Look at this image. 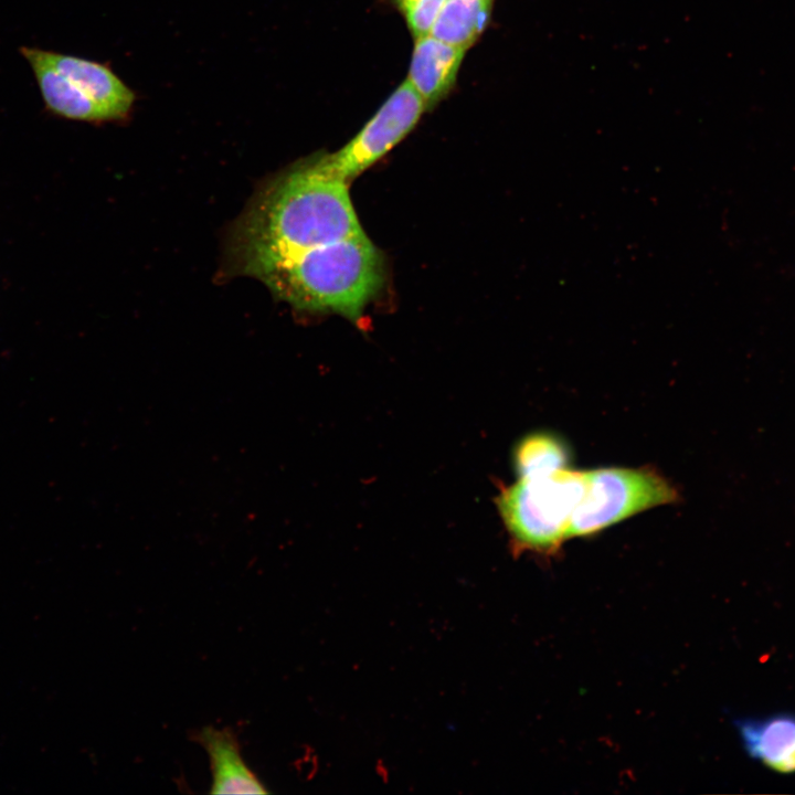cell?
Segmentation results:
<instances>
[{
	"mask_svg": "<svg viewBox=\"0 0 795 795\" xmlns=\"http://www.w3.org/2000/svg\"><path fill=\"white\" fill-rule=\"evenodd\" d=\"M35 76L45 108L67 119L99 123L107 120L99 106L75 83L49 64L39 47H20Z\"/></svg>",
	"mask_w": 795,
	"mask_h": 795,
	"instance_id": "30bf717a",
	"label": "cell"
},
{
	"mask_svg": "<svg viewBox=\"0 0 795 795\" xmlns=\"http://www.w3.org/2000/svg\"><path fill=\"white\" fill-rule=\"evenodd\" d=\"M414 38L430 34L445 0H396Z\"/></svg>",
	"mask_w": 795,
	"mask_h": 795,
	"instance_id": "4fadbf2b",
	"label": "cell"
},
{
	"mask_svg": "<svg viewBox=\"0 0 795 795\" xmlns=\"http://www.w3.org/2000/svg\"><path fill=\"white\" fill-rule=\"evenodd\" d=\"M585 471L566 468L518 478L497 506L513 550L553 554L569 539L573 513L584 494Z\"/></svg>",
	"mask_w": 795,
	"mask_h": 795,
	"instance_id": "3957f363",
	"label": "cell"
},
{
	"mask_svg": "<svg viewBox=\"0 0 795 795\" xmlns=\"http://www.w3.org/2000/svg\"><path fill=\"white\" fill-rule=\"evenodd\" d=\"M466 51L431 34L415 38L406 81L420 96L426 110L449 94Z\"/></svg>",
	"mask_w": 795,
	"mask_h": 795,
	"instance_id": "52a82bcc",
	"label": "cell"
},
{
	"mask_svg": "<svg viewBox=\"0 0 795 795\" xmlns=\"http://www.w3.org/2000/svg\"><path fill=\"white\" fill-rule=\"evenodd\" d=\"M513 467L518 478L551 474L566 468L569 452L565 444L550 433H532L515 447Z\"/></svg>",
	"mask_w": 795,
	"mask_h": 795,
	"instance_id": "7c38bea8",
	"label": "cell"
},
{
	"mask_svg": "<svg viewBox=\"0 0 795 795\" xmlns=\"http://www.w3.org/2000/svg\"><path fill=\"white\" fill-rule=\"evenodd\" d=\"M40 53L89 96L107 120L121 119L131 112L136 95L108 64L42 49Z\"/></svg>",
	"mask_w": 795,
	"mask_h": 795,
	"instance_id": "8992f818",
	"label": "cell"
},
{
	"mask_svg": "<svg viewBox=\"0 0 795 795\" xmlns=\"http://www.w3.org/2000/svg\"><path fill=\"white\" fill-rule=\"evenodd\" d=\"M252 276L297 310L356 321L383 285L384 262L363 234L273 261Z\"/></svg>",
	"mask_w": 795,
	"mask_h": 795,
	"instance_id": "7a4b0ae2",
	"label": "cell"
},
{
	"mask_svg": "<svg viewBox=\"0 0 795 795\" xmlns=\"http://www.w3.org/2000/svg\"><path fill=\"white\" fill-rule=\"evenodd\" d=\"M424 112V103L405 80L347 145L312 159L326 172L349 182L396 146Z\"/></svg>",
	"mask_w": 795,
	"mask_h": 795,
	"instance_id": "5b68a950",
	"label": "cell"
},
{
	"mask_svg": "<svg viewBox=\"0 0 795 795\" xmlns=\"http://www.w3.org/2000/svg\"><path fill=\"white\" fill-rule=\"evenodd\" d=\"M584 494L569 539L600 532L644 510L676 502L677 489L651 468L604 467L585 471Z\"/></svg>",
	"mask_w": 795,
	"mask_h": 795,
	"instance_id": "277c9868",
	"label": "cell"
},
{
	"mask_svg": "<svg viewBox=\"0 0 795 795\" xmlns=\"http://www.w3.org/2000/svg\"><path fill=\"white\" fill-rule=\"evenodd\" d=\"M363 234L348 182L311 158L258 193L232 232L230 265L252 276L273 261Z\"/></svg>",
	"mask_w": 795,
	"mask_h": 795,
	"instance_id": "6da1fadb",
	"label": "cell"
},
{
	"mask_svg": "<svg viewBox=\"0 0 795 795\" xmlns=\"http://www.w3.org/2000/svg\"><path fill=\"white\" fill-rule=\"evenodd\" d=\"M735 728L752 760L781 774L795 773V713L742 718Z\"/></svg>",
	"mask_w": 795,
	"mask_h": 795,
	"instance_id": "9c48e42d",
	"label": "cell"
},
{
	"mask_svg": "<svg viewBox=\"0 0 795 795\" xmlns=\"http://www.w3.org/2000/svg\"><path fill=\"white\" fill-rule=\"evenodd\" d=\"M209 756L211 794H266L268 791L245 763L236 734L230 728L211 725L193 733Z\"/></svg>",
	"mask_w": 795,
	"mask_h": 795,
	"instance_id": "ba28073f",
	"label": "cell"
},
{
	"mask_svg": "<svg viewBox=\"0 0 795 795\" xmlns=\"http://www.w3.org/2000/svg\"><path fill=\"white\" fill-rule=\"evenodd\" d=\"M494 0H445L431 35L468 50L485 31Z\"/></svg>",
	"mask_w": 795,
	"mask_h": 795,
	"instance_id": "8fae6325",
	"label": "cell"
}]
</instances>
